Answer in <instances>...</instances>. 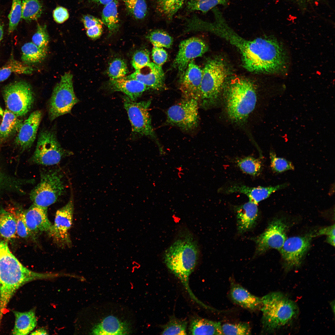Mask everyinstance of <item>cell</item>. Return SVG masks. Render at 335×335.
Here are the masks:
<instances>
[{"instance_id": "6da1fadb", "label": "cell", "mask_w": 335, "mask_h": 335, "mask_svg": "<svg viewBox=\"0 0 335 335\" xmlns=\"http://www.w3.org/2000/svg\"><path fill=\"white\" fill-rule=\"evenodd\" d=\"M207 31L223 38L236 47L242 56L243 67L254 73L283 74L288 69V58L283 46L275 38H258L247 40L237 34L228 25L221 12L214 14Z\"/></svg>"}, {"instance_id": "7a4b0ae2", "label": "cell", "mask_w": 335, "mask_h": 335, "mask_svg": "<svg viewBox=\"0 0 335 335\" xmlns=\"http://www.w3.org/2000/svg\"><path fill=\"white\" fill-rule=\"evenodd\" d=\"M57 276L28 269L12 253L7 243L0 240V323L7 305L20 287L31 281Z\"/></svg>"}, {"instance_id": "3957f363", "label": "cell", "mask_w": 335, "mask_h": 335, "mask_svg": "<svg viewBox=\"0 0 335 335\" xmlns=\"http://www.w3.org/2000/svg\"><path fill=\"white\" fill-rule=\"evenodd\" d=\"M198 244L193 236L184 233L165 251L164 262L169 270L181 281L191 298L200 305L203 303L194 296L189 285V278L199 259Z\"/></svg>"}, {"instance_id": "277c9868", "label": "cell", "mask_w": 335, "mask_h": 335, "mask_svg": "<svg viewBox=\"0 0 335 335\" xmlns=\"http://www.w3.org/2000/svg\"><path fill=\"white\" fill-rule=\"evenodd\" d=\"M262 333L271 334L290 325L297 318L299 309L295 302L279 292L261 298Z\"/></svg>"}, {"instance_id": "5b68a950", "label": "cell", "mask_w": 335, "mask_h": 335, "mask_svg": "<svg viewBox=\"0 0 335 335\" xmlns=\"http://www.w3.org/2000/svg\"><path fill=\"white\" fill-rule=\"evenodd\" d=\"M225 94L226 111L234 123H245L255 108L257 101L255 89L249 81L237 78L227 86Z\"/></svg>"}, {"instance_id": "8992f818", "label": "cell", "mask_w": 335, "mask_h": 335, "mask_svg": "<svg viewBox=\"0 0 335 335\" xmlns=\"http://www.w3.org/2000/svg\"><path fill=\"white\" fill-rule=\"evenodd\" d=\"M199 106L207 109L214 105L223 87L227 71L223 62L218 58L208 60L202 70Z\"/></svg>"}, {"instance_id": "52a82bcc", "label": "cell", "mask_w": 335, "mask_h": 335, "mask_svg": "<svg viewBox=\"0 0 335 335\" xmlns=\"http://www.w3.org/2000/svg\"><path fill=\"white\" fill-rule=\"evenodd\" d=\"M124 108L126 110L131 124L132 134L139 136H146L155 141L159 146L161 155L165 152L158 140L152 126L149 108L151 100L136 102L127 96L123 98Z\"/></svg>"}, {"instance_id": "ba28073f", "label": "cell", "mask_w": 335, "mask_h": 335, "mask_svg": "<svg viewBox=\"0 0 335 335\" xmlns=\"http://www.w3.org/2000/svg\"><path fill=\"white\" fill-rule=\"evenodd\" d=\"M73 78L70 72L65 73L54 87L48 105L51 121L70 113L74 106L79 102L74 91Z\"/></svg>"}, {"instance_id": "9c48e42d", "label": "cell", "mask_w": 335, "mask_h": 335, "mask_svg": "<svg viewBox=\"0 0 335 335\" xmlns=\"http://www.w3.org/2000/svg\"><path fill=\"white\" fill-rule=\"evenodd\" d=\"M63 176L57 170L42 171L39 183L31 191L33 204L47 208L55 203L65 190Z\"/></svg>"}, {"instance_id": "30bf717a", "label": "cell", "mask_w": 335, "mask_h": 335, "mask_svg": "<svg viewBox=\"0 0 335 335\" xmlns=\"http://www.w3.org/2000/svg\"><path fill=\"white\" fill-rule=\"evenodd\" d=\"M2 92L6 109L18 117L25 115L34 104V96L31 87L24 81L10 83L3 88Z\"/></svg>"}, {"instance_id": "8fae6325", "label": "cell", "mask_w": 335, "mask_h": 335, "mask_svg": "<svg viewBox=\"0 0 335 335\" xmlns=\"http://www.w3.org/2000/svg\"><path fill=\"white\" fill-rule=\"evenodd\" d=\"M72 154V152L61 147L54 132L43 130L38 135L36 148L31 160L36 164L52 165Z\"/></svg>"}, {"instance_id": "7c38bea8", "label": "cell", "mask_w": 335, "mask_h": 335, "mask_svg": "<svg viewBox=\"0 0 335 335\" xmlns=\"http://www.w3.org/2000/svg\"><path fill=\"white\" fill-rule=\"evenodd\" d=\"M199 102L194 99L183 98L167 111V123L186 131L194 130L199 122Z\"/></svg>"}, {"instance_id": "4fadbf2b", "label": "cell", "mask_w": 335, "mask_h": 335, "mask_svg": "<svg viewBox=\"0 0 335 335\" xmlns=\"http://www.w3.org/2000/svg\"><path fill=\"white\" fill-rule=\"evenodd\" d=\"M117 310H100L99 318L91 330L92 334H126L132 333L131 321Z\"/></svg>"}, {"instance_id": "5bb4252c", "label": "cell", "mask_w": 335, "mask_h": 335, "mask_svg": "<svg viewBox=\"0 0 335 335\" xmlns=\"http://www.w3.org/2000/svg\"><path fill=\"white\" fill-rule=\"evenodd\" d=\"M312 235L287 238L279 250L285 270L288 271L301 265L310 248Z\"/></svg>"}, {"instance_id": "9a60e30c", "label": "cell", "mask_w": 335, "mask_h": 335, "mask_svg": "<svg viewBox=\"0 0 335 335\" xmlns=\"http://www.w3.org/2000/svg\"><path fill=\"white\" fill-rule=\"evenodd\" d=\"M288 228V225L281 219H276L270 222L262 234L252 238L256 245L255 256L272 248L279 251L287 238Z\"/></svg>"}, {"instance_id": "2e32d148", "label": "cell", "mask_w": 335, "mask_h": 335, "mask_svg": "<svg viewBox=\"0 0 335 335\" xmlns=\"http://www.w3.org/2000/svg\"><path fill=\"white\" fill-rule=\"evenodd\" d=\"M74 200L72 196L68 203L58 209L54 222L48 231L49 236L60 247H70L72 242L69 233L73 220Z\"/></svg>"}, {"instance_id": "e0dca14e", "label": "cell", "mask_w": 335, "mask_h": 335, "mask_svg": "<svg viewBox=\"0 0 335 335\" xmlns=\"http://www.w3.org/2000/svg\"><path fill=\"white\" fill-rule=\"evenodd\" d=\"M208 50L207 45L199 38L194 37L183 40L179 45L173 66L178 69L182 77L189 63L194 59L202 56Z\"/></svg>"}, {"instance_id": "ac0fdd59", "label": "cell", "mask_w": 335, "mask_h": 335, "mask_svg": "<svg viewBox=\"0 0 335 335\" xmlns=\"http://www.w3.org/2000/svg\"><path fill=\"white\" fill-rule=\"evenodd\" d=\"M203 71L193 60L188 64L183 76L180 89L183 98L199 101Z\"/></svg>"}, {"instance_id": "d6986e66", "label": "cell", "mask_w": 335, "mask_h": 335, "mask_svg": "<svg viewBox=\"0 0 335 335\" xmlns=\"http://www.w3.org/2000/svg\"><path fill=\"white\" fill-rule=\"evenodd\" d=\"M25 223L31 237L34 240L42 232L48 231L52 224L47 216V208L33 204L23 210Z\"/></svg>"}, {"instance_id": "ffe728a7", "label": "cell", "mask_w": 335, "mask_h": 335, "mask_svg": "<svg viewBox=\"0 0 335 335\" xmlns=\"http://www.w3.org/2000/svg\"><path fill=\"white\" fill-rule=\"evenodd\" d=\"M42 117V112L36 110L23 121L15 139L16 144L22 150L29 149L32 146L36 139Z\"/></svg>"}, {"instance_id": "44dd1931", "label": "cell", "mask_w": 335, "mask_h": 335, "mask_svg": "<svg viewBox=\"0 0 335 335\" xmlns=\"http://www.w3.org/2000/svg\"><path fill=\"white\" fill-rule=\"evenodd\" d=\"M125 78L135 79L142 83L149 88L159 90L164 88V74L162 66L150 62L145 66L136 70Z\"/></svg>"}, {"instance_id": "7402d4cb", "label": "cell", "mask_w": 335, "mask_h": 335, "mask_svg": "<svg viewBox=\"0 0 335 335\" xmlns=\"http://www.w3.org/2000/svg\"><path fill=\"white\" fill-rule=\"evenodd\" d=\"M287 185V184L284 183L275 186L250 187L236 183L221 188L219 191L226 194L236 192L243 194L248 197L249 201L257 204L268 197L272 193Z\"/></svg>"}, {"instance_id": "603a6c76", "label": "cell", "mask_w": 335, "mask_h": 335, "mask_svg": "<svg viewBox=\"0 0 335 335\" xmlns=\"http://www.w3.org/2000/svg\"><path fill=\"white\" fill-rule=\"evenodd\" d=\"M257 204L249 201L244 204L234 207L239 233H243L255 226L258 214Z\"/></svg>"}, {"instance_id": "cb8c5ba5", "label": "cell", "mask_w": 335, "mask_h": 335, "mask_svg": "<svg viewBox=\"0 0 335 335\" xmlns=\"http://www.w3.org/2000/svg\"><path fill=\"white\" fill-rule=\"evenodd\" d=\"M107 87V89L110 92L124 93L133 101H136L144 92L149 89L140 82L125 77L116 79H110Z\"/></svg>"}, {"instance_id": "d4e9b609", "label": "cell", "mask_w": 335, "mask_h": 335, "mask_svg": "<svg viewBox=\"0 0 335 335\" xmlns=\"http://www.w3.org/2000/svg\"><path fill=\"white\" fill-rule=\"evenodd\" d=\"M230 296L236 304L249 310H260L262 306L261 298L255 296L239 284L231 283Z\"/></svg>"}, {"instance_id": "484cf974", "label": "cell", "mask_w": 335, "mask_h": 335, "mask_svg": "<svg viewBox=\"0 0 335 335\" xmlns=\"http://www.w3.org/2000/svg\"><path fill=\"white\" fill-rule=\"evenodd\" d=\"M221 324L199 317L193 318L189 327V333L191 335H223Z\"/></svg>"}, {"instance_id": "4316f807", "label": "cell", "mask_w": 335, "mask_h": 335, "mask_svg": "<svg viewBox=\"0 0 335 335\" xmlns=\"http://www.w3.org/2000/svg\"><path fill=\"white\" fill-rule=\"evenodd\" d=\"M15 317L13 335H25L29 334L36 327L37 324L34 310L20 312L13 311Z\"/></svg>"}, {"instance_id": "83f0119b", "label": "cell", "mask_w": 335, "mask_h": 335, "mask_svg": "<svg viewBox=\"0 0 335 335\" xmlns=\"http://www.w3.org/2000/svg\"><path fill=\"white\" fill-rule=\"evenodd\" d=\"M34 69L29 65L15 59L12 55L5 64L0 67V83L6 80L12 73L29 74Z\"/></svg>"}, {"instance_id": "f1b7e54d", "label": "cell", "mask_w": 335, "mask_h": 335, "mask_svg": "<svg viewBox=\"0 0 335 335\" xmlns=\"http://www.w3.org/2000/svg\"><path fill=\"white\" fill-rule=\"evenodd\" d=\"M157 12L169 20L181 8L186 0H152Z\"/></svg>"}, {"instance_id": "f546056e", "label": "cell", "mask_w": 335, "mask_h": 335, "mask_svg": "<svg viewBox=\"0 0 335 335\" xmlns=\"http://www.w3.org/2000/svg\"><path fill=\"white\" fill-rule=\"evenodd\" d=\"M118 5V0H114L105 5L102 11L101 20L110 34L116 32L119 28Z\"/></svg>"}, {"instance_id": "4dcf8cb0", "label": "cell", "mask_w": 335, "mask_h": 335, "mask_svg": "<svg viewBox=\"0 0 335 335\" xmlns=\"http://www.w3.org/2000/svg\"><path fill=\"white\" fill-rule=\"evenodd\" d=\"M23 122L15 114L6 109L0 125V138L6 139L17 132Z\"/></svg>"}, {"instance_id": "1f68e13d", "label": "cell", "mask_w": 335, "mask_h": 335, "mask_svg": "<svg viewBox=\"0 0 335 335\" xmlns=\"http://www.w3.org/2000/svg\"><path fill=\"white\" fill-rule=\"evenodd\" d=\"M21 60L28 64L37 63L44 60L47 53V48H40L33 42L25 43L21 47Z\"/></svg>"}, {"instance_id": "d6a6232c", "label": "cell", "mask_w": 335, "mask_h": 335, "mask_svg": "<svg viewBox=\"0 0 335 335\" xmlns=\"http://www.w3.org/2000/svg\"><path fill=\"white\" fill-rule=\"evenodd\" d=\"M16 233V221L14 215L10 212L0 209V235L10 239L15 237Z\"/></svg>"}, {"instance_id": "836d02e7", "label": "cell", "mask_w": 335, "mask_h": 335, "mask_svg": "<svg viewBox=\"0 0 335 335\" xmlns=\"http://www.w3.org/2000/svg\"><path fill=\"white\" fill-rule=\"evenodd\" d=\"M42 12V6L38 0L22 1L21 19L28 22L36 20Z\"/></svg>"}, {"instance_id": "e575fe53", "label": "cell", "mask_w": 335, "mask_h": 335, "mask_svg": "<svg viewBox=\"0 0 335 335\" xmlns=\"http://www.w3.org/2000/svg\"><path fill=\"white\" fill-rule=\"evenodd\" d=\"M230 0H189L186 4L189 11H200L206 13L218 5L226 6Z\"/></svg>"}, {"instance_id": "d590c367", "label": "cell", "mask_w": 335, "mask_h": 335, "mask_svg": "<svg viewBox=\"0 0 335 335\" xmlns=\"http://www.w3.org/2000/svg\"><path fill=\"white\" fill-rule=\"evenodd\" d=\"M128 13L136 20L144 19L148 13L146 0H123Z\"/></svg>"}, {"instance_id": "8d00e7d4", "label": "cell", "mask_w": 335, "mask_h": 335, "mask_svg": "<svg viewBox=\"0 0 335 335\" xmlns=\"http://www.w3.org/2000/svg\"><path fill=\"white\" fill-rule=\"evenodd\" d=\"M236 163L244 172L253 176L258 175L262 168L261 161L258 159L248 156L237 159Z\"/></svg>"}, {"instance_id": "74e56055", "label": "cell", "mask_w": 335, "mask_h": 335, "mask_svg": "<svg viewBox=\"0 0 335 335\" xmlns=\"http://www.w3.org/2000/svg\"><path fill=\"white\" fill-rule=\"evenodd\" d=\"M187 322L174 316L163 327L162 335H186Z\"/></svg>"}, {"instance_id": "f35d334b", "label": "cell", "mask_w": 335, "mask_h": 335, "mask_svg": "<svg viewBox=\"0 0 335 335\" xmlns=\"http://www.w3.org/2000/svg\"><path fill=\"white\" fill-rule=\"evenodd\" d=\"M148 38L153 47L169 48L172 45L173 39L166 32L159 30H156L149 33Z\"/></svg>"}, {"instance_id": "ab89813d", "label": "cell", "mask_w": 335, "mask_h": 335, "mask_svg": "<svg viewBox=\"0 0 335 335\" xmlns=\"http://www.w3.org/2000/svg\"><path fill=\"white\" fill-rule=\"evenodd\" d=\"M128 69L125 62L120 58H116L110 64L108 74L110 79H116L126 76Z\"/></svg>"}, {"instance_id": "60d3db41", "label": "cell", "mask_w": 335, "mask_h": 335, "mask_svg": "<svg viewBox=\"0 0 335 335\" xmlns=\"http://www.w3.org/2000/svg\"><path fill=\"white\" fill-rule=\"evenodd\" d=\"M21 16V0H12L11 10L8 16L9 21V34L12 33L16 29Z\"/></svg>"}, {"instance_id": "b9f144b4", "label": "cell", "mask_w": 335, "mask_h": 335, "mask_svg": "<svg viewBox=\"0 0 335 335\" xmlns=\"http://www.w3.org/2000/svg\"><path fill=\"white\" fill-rule=\"evenodd\" d=\"M223 335H250L251 328L247 322L235 324L225 323L221 324Z\"/></svg>"}, {"instance_id": "7bdbcfd3", "label": "cell", "mask_w": 335, "mask_h": 335, "mask_svg": "<svg viewBox=\"0 0 335 335\" xmlns=\"http://www.w3.org/2000/svg\"><path fill=\"white\" fill-rule=\"evenodd\" d=\"M270 157V167L275 172L279 173L294 169V167L290 162L284 158L277 157L274 152H271Z\"/></svg>"}, {"instance_id": "ee69618b", "label": "cell", "mask_w": 335, "mask_h": 335, "mask_svg": "<svg viewBox=\"0 0 335 335\" xmlns=\"http://www.w3.org/2000/svg\"><path fill=\"white\" fill-rule=\"evenodd\" d=\"M49 40L46 25L38 24L36 31L32 37V42L40 48H47Z\"/></svg>"}, {"instance_id": "f6af8a7d", "label": "cell", "mask_w": 335, "mask_h": 335, "mask_svg": "<svg viewBox=\"0 0 335 335\" xmlns=\"http://www.w3.org/2000/svg\"><path fill=\"white\" fill-rule=\"evenodd\" d=\"M10 212L14 215L16 219V233L20 237L27 238L31 237L30 234L26 226L23 214V210L19 209Z\"/></svg>"}, {"instance_id": "bcb514c9", "label": "cell", "mask_w": 335, "mask_h": 335, "mask_svg": "<svg viewBox=\"0 0 335 335\" xmlns=\"http://www.w3.org/2000/svg\"><path fill=\"white\" fill-rule=\"evenodd\" d=\"M149 54L146 50H140L134 54L132 59V64L133 68L137 70L142 68L150 63Z\"/></svg>"}, {"instance_id": "7dc6e473", "label": "cell", "mask_w": 335, "mask_h": 335, "mask_svg": "<svg viewBox=\"0 0 335 335\" xmlns=\"http://www.w3.org/2000/svg\"><path fill=\"white\" fill-rule=\"evenodd\" d=\"M152 56L154 63L160 66L166 61L168 58L166 51L162 47H153Z\"/></svg>"}, {"instance_id": "c3c4849f", "label": "cell", "mask_w": 335, "mask_h": 335, "mask_svg": "<svg viewBox=\"0 0 335 335\" xmlns=\"http://www.w3.org/2000/svg\"><path fill=\"white\" fill-rule=\"evenodd\" d=\"M335 225L334 224L319 229L315 234L312 235L313 237L321 235H326V241L331 245L335 246Z\"/></svg>"}, {"instance_id": "681fc988", "label": "cell", "mask_w": 335, "mask_h": 335, "mask_svg": "<svg viewBox=\"0 0 335 335\" xmlns=\"http://www.w3.org/2000/svg\"><path fill=\"white\" fill-rule=\"evenodd\" d=\"M53 16L56 22L59 24L62 23L68 19L69 14L68 10L65 8L59 6L56 7L53 12Z\"/></svg>"}, {"instance_id": "f907efd6", "label": "cell", "mask_w": 335, "mask_h": 335, "mask_svg": "<svg viewBox=\"0 0 335 335\" xmlns=\"http://www.w3.org/2000/svg\"><path fill=\"white\" fill-rule=\"evenodd\" d=\"M81 20L86 29L95 25L103 24L101 20L90 15L83 16Z\"/></svg>"}, {"instance_id": "816d5d0a", "label": "cell", "mask_w": 335, "mask_h": 335, "mask_svg": "<svg viewBox=\"0 0 335 335\" xmlns=\"http://www.w3.org/2000/svg\"><path fill=\"white\" fill-rule=\"evenodd\" d=\"M102 31V25L98 24L87 29L86 33L90 38L95 39L101 35Z\"/></svg>"}, {"instance_id": "f5cc1de1", "label": "cell", "mask_w": 335, "mask_h": 335, "mask_svg": "<svg viewBox=\"0 0 335 335\" xmlns=\"http://www.w3.org/2000/svg\"><path fill=\"white\" fill-rule=\"evenodd\" d=\"M10 181L9 179H8L0 171V188L3 186H5V185L8 184V182H10Z\"/></svg>"}, {"instance_id": "db71d44e", "label": "cell", "mask_w": 335, "mask_h": 335, "mask_svg": "<svg viewBox=\"0 0 335 335\" xmlns=\"http://www.w3.org/2000/svg\"><path fill=\"white\" fill-rule=\"evenodd\" d=\"M300 6H306L318 1L319 0H292Z\"/></svg>"}, {"instance_id": "11a10c76", "label": "cell", "mask_w": 335, "mask_h": 335, "mask_svg": "<svg viewBox=\"0 0 335 335\" xmlns=\"http://www.w3.org/2000/svg\"><path fill=\"white\" fill-rule=\"evenodd\" d=\"M30 334L35 335H47L48 334V333L44 329L42 328H40L31 332Z\"/></svg>"}, {"instance_id": "9f6ffc18", "label": "cell", "mask_w": 335, "mask_h": 335, "mask_svg": "<svg viewBox=\"0 0 335 335\" xmlns=\"http://www.w3.org/2000/svg\"><path fill=\"white\" fill-rule=\"evenodd\" d=\"M114 0H91V1L94 3L102 4L104 6L108 4Z\"/></svg>"}, {"instance_id": "6f0895ef", "label": "cell", "mask_w": 335, "mask_h": 335, "mask_svg": "<svg viewBox=\"0 0 335 335\" xmlns=\"http://www.w3.org/2000/svg\"><path fill=\"white\" fill-rule=\"evenodd\" d=\"M3 25L0 20V44L3 38Z\"/></svg>"}, {"instance_id": "680465c9", "label": "cell", "mask_w": 335, "mask_h": 335, "mask_svg": "<svg viewBox=\"0 0 335 335\" xmlns=\"http://www.w3.org/2000/svg\"><path fill=\"white\" fill-rule=\"evenodd\" d=\"M4 111L0 106V116L3 117Z\"/></svg>"}]
</instances>
